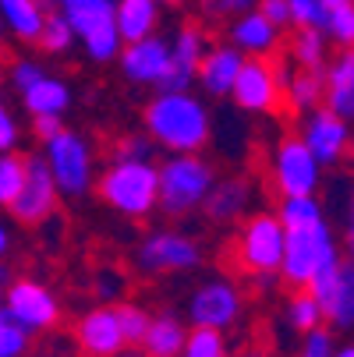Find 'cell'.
I'll return each mask as SVG.
<instances>
[{"label": "cell", "mask_w": 354, "mask_h": 357, "mask_svg": "<svg viewBox=\"0 0 354 357\" xmlns=\"http://www.w3.org/2000/svg\"><path fill=\"white\" fill-rule=\"evenodd\" d=\"M142 131L170 156L202 152L213 138V117L191 89H160L142 110Z\"/></svg>", "instance_id": "obj_1"}, {"label": "cell", "mask_w": 354, "mask_h": 357, "mask_svg": "<svg viewBox=\"0 0 354 357\" xmlns=\"http://www.w3.org/2000/svg\"><path fill=\"white\" fill-rule=\"evenodd\" d=\"M92 191L110 213L124 220H145L160 209V167L153 160L114 156L96 174Z\"/></svg>", "instance_id": "obj_2"}, {"label": "cell", "mask_w": 354, "mask_h": 357, "mask_svg": "<svg viewBox=\"0 0 354 357\" xmlns=\"http://www.w3.org/2000/svg\"><path fill=\"white\" fill-rule=\"evenodd\" d=\"M337 259H340V241L323 216L309 227H290L283 234V259H280L276 276L294 290H305Z\"/></svg>", "instance_id": "obj_3"}, {"label": "cell", "mask_w": 354, "mask_h": 357, "mask_svg": "<svg viewBox=\"0 0 354 357\" xmlns=\"http://www.w3.org/2000/svg\"><path fill=\"white\" fill-rule=\"evenodd\" d=\"M213 181L216 170L209 160H202L198 152H174L160 167V209L167 216H188L202 209Z\"/></svg>", "instance_id": "obj_4"}, {"label": "cell", "mask_w": 354, "mask_h": 357, "mask_svg": "<svg viewBox=\"0 0 354 357\" xmlns=\"http://www.w3.org/2000/svg\"><path fill=\"white\" fill-rule=\"evenodd\" d=\"M43 160L46 170L57 184V195L64 198H82L92 191L96 181V149L85 135L61 128L54 138L43 142Z\"/></svg>", "instance_id": "obj_5"}, {"label": "cell", "mask_w": 354, "mask_h": 357, "mask_svg": "<svg viewBox=\"0 0 354 357\" xmlns=\"http://www.w3.org/2000/svg\"><path fill=\"white\" fill-rule=\"evenodd\" d=\"M283 223L276 213H248L234 237V262L248 276L276 273L283 259Z\"/></svg>", "instance_id": "obj_6"}, {"label": "cell", "mask_w": 354, "mask_h": 357, "mask_svg": "<svg viewBox=\"0 0 354 357\" xmlns=\"http://www.w3.org/2000/svg\"><path fill=\"white\" fill-rule=\"evenodd\" d=\"M4 308L29 336H39V333H54L61 326V297L54 287H46L43 280H32V276H18V280H8L4 287Z\"/></svg>", "instance_id": "obj_7"}, {"label": "cell", "mask_w": 354, "mask_h": 357, "mask_svg": "<svg viewBox=\"0 0 354 357\" xmlns=\"http://www.w3.org/2000/svg\"><path fill=\"white\" fill-rule=\"evenodd\" d=\"M135 266L145 276H174L202 266V244L184 230H149L135 248Z\"/></svg>", "instance_id": "obj_8"}, {"label": "cell", "mask_w": 354, "mask_h": 357, "mask_svg": "<svg viewBox=\"0 0 354 357\" xmlns=\"http://www.w3.org/2000/svg\"><path fill=\"white\" fill-rule=\"evenodd\" d=\"M323 163L312 156V149L301 142V135H283L273 145L270 156V174L276 195H319L323 188Z\"/></svg>", "instance_id": "obj_9"}, {"label": "cell", "mask_w": 354, "mask_h": 357, "mask_svg": "<svg viewBox=\"0 0 354 357\" xmlns=\"http://www.w3.org/2000/svg\"><path fill=\"white\" fill-rule=\"evenodd\" d=\"M305 290H312V297L319 301L323 326H330L333 333H354V259L347 255L337 259Z\"/></svg>", "instance_id": "obj_10"}, {"label": "cell", "mask_w": 354, "mask_h": 357, "mask_svg": "<svg viewBox=\"0 0 354 357\" xmlns=\"http://www.w3.org/2000/svg\"><path fill=\"white\" fill-rule=\"evenodd\" d=\"M244 315V294L234 280H206L188 297V326L206 329H230Z\"/></svg>", "instance_id": "obj_11"}, {"label": "cell", "mask_w": 354, "mask_h": 357, "mask_svg": "<svg viewBox=\"0 0 354 357\" xmlns=\"http://www.w3.org/2000/svg\"><path fill=\"white\" fill-rule=\"evenodd\" d=\"M227 99H234V107L244 114H276L283 103L276 64L270 57H244Z\"/></svg>", "instance_id": "obj_12"}, {"label": "cell", "mask_w": 354, "mask_h": 357, "mask_svg": "<svg viewBox=\"0 0 354 357\" xmlns=\"http://www.w3.org/2000/svg\"><path fill=\"white\" fill-rule=\"evenodd\" d=\"M301 142L312 149V156L323 163V167H337L351 145H354V124H347L344 117H337L330 107H312L301 114Z\"/></svg>", "instance_id": "obj_13"}, {"label": "cell", "mask_w": 354, "mask_h": 357, "mask_svg": "<svg viewBox=\"0 0 354 357\" xmlns=\"http://www.w3.org/2000/svg\"><path fill=\"white\" fill-rule=\"evenodd\" d=\"M57 184H54V177H50V170H46V160L43 156H32L29 163H25V184H22V191H18V198L11 202V216L18 220V223H29V227H36V223H43V220H50L54 216V209H57Z\"/></svg>", "instance_id": "obj_14"}, {"label": "cell", "mask_w": 354, "mask_h": 357, "mask_svg": "<svg viewBox=\"0 0 354 357\" xmlns=\"http://www.w3.org/2000/svg\"><path fill=\"white\" fill-rule=\"evenodd\" d=\"M75 347L82 357H114L128 347L121 319H117V304H99V308L85 312L75 322Z\"/></svg>", "instance_id": "obj_15"}, {"label": "cell", "mask_w": 354, "mask_h": 357, "mask_svg": "<svg viewBox=\"0 0 354 357\" xmlns=\"http://www.w3.org/2000/svg\"><path fill=\"white\" fill-rule=\"evenodd\" d=\"M167 57H170V43L153 32L145 39L124 43L117 54V64L131 85H160V78L167 71Z\"/></svg>", "instance_id": "obj_16"}, {"label": "cell", "mask_w": 354, "mask_h": 357, "mask_svg": "<svg viewBox=\"0 0 354 357\" xmlns=\"http://www.w3.org/2000/svg\"><path fill=\"white\" fill-rule=\"evenodd\" d=\"M170 57H167V71L160 78L156 89H191L195 82V71H198V61L206 54V32L198 25H181L170 39Z\"/></svg>", "instance_id": "obj_17"}, {"label": "cell", "mask_w": 354, "mask_h": 357, "mask_svg": "<svg viewBox=\"0 0 354 357\" xmlns=\"http://www.w3.org/2000/svg\"><path fill=\"white\" fill-rule=\"evenodd\" d=\"M323 107L354 124V46H340V54L323 68Z\"/></svg>", "instance_id": "obj_18"}, {"label": "cell", "mask_w": 354, "mask_h": 357, "mask_svg": "<svg viewBox=\"0 0 354 357\" xmlns=\"http://www.w3.org/2000/svg\"><path fill=\"white\" fill-rule=\"evenodd\" d=\"M241 61H244V54L237 46H230V43L206 46V54H202V61H198V71H195L202 92L213 96V99H227L230 85H234V78L241 71Z\"/></svg>", "instance_id": "obj_19"}, {"label": "cell", "mask_w": 354, "mask_h": 357, "mask_svg": "<svg viewBox=\"0 0 354 357\" xmlns=\"http://www.w3.org/2000/svg\"><path fill=\"white\" fill-rule=\"evenodd\" d=\"M230 46H237L244 57H273L280 46V29L259 11L251 8L237 18H230V32H227Z\"/></svg>", "instance_id": "obj_20"}, {"label": "cell", "mask_w": 354, "mask_h": 357, "mask_svg": "<svg viewBox=\"0 0 354 357\" xmlns=\"http://www.w3.org/2000/svg\"><path fill=\"white\" fill-rule=\"evenodd\" d=\"M202 209L213 223H234V220H244L248 209H251V184L244 177H227V181H213Z\"/></svg>", "instance_id": "obj_21"}, {"label": "cell", "mask_w": 354, "mask_h": 357, "mask_svg": "<svg viewBox=\"0 0 354 357\" xmlns=\"http://www.w3.org/2000/svg\"><path fill=\"white\" fill-rule=\"evenodd\" d=\"M22 96V103H25V110L32 114V117H64L68 114V107H71V85L64 82V78H57V75H39L25 92H18Z\"/></svg>", "instance_id": "obj_22"}, {"label": "cell", "mask_w": 354, "mask_h": 357, "mask_svg": "<svg viewBox=\"0 0 354 357\" xmlns=\"http://www.w3.org/2000/svg\"><path fill=\"white\" fill-rule=\"evenodd\" d=\"M50 15V0H0V22L18 43H36Z\"/></svg>", "instance_id": "obj_23"}, {"label": "cell", "mask_w": 354, "mask_h": 357, "mask_svg": "<svg viewBox=\"0 0 354 357\" xmlns=\"http://www.w3.org/2000/svg\"><path fill=\"white\" fill-rule=\"evenodd\" d=\"M114 25L121 43L153 36L160 29V0H114Z\"/></svg>", "instance_id": "obj_24"}, {"label": "cell", "mask_w": 354, "mask_h": 357, "mask_svg": "<svg viewBox=\"0 0 354 357\" xmlns=\"http://www.w3.org/2000/svg\"><path fill=\"white\" fill-rule=\"evenodd\" d=\"M188 326L174 315V312H160V315H149V326L138 340L145 357H177L184 347Z\"/></svg>", "instance_id": "obj_25"}, {"label": "cell", "mask_w": 354, "mask_h": 357, "mask_svg": "<svg viewBox=\"0 0 354 357\" xmlns=\"http://www.w3.org/2000/svg\"><path fill=\"white\" fill-rule=\"evenodd\" d=\"M280 89H283V99L290 103V110L305 114V110L323 103V71L290 68V75L280 82Z\"/></svg>", "instance_id": "obj_26"}, {"label": "cell", "mask_w": 354, "mask_h": 357, "mask_svg": "<svg viewBox=\"0 0 354 357\" xmlns=\"http://www.w3.org/2000/svg\"><path fill=\"white\" fill-rule=\"evenodd\" d=\"M330 61V39L323 29H297L290 39V64L305 71H323Z\"/></svg>", "instance_id": "obj_27"}, {"label": "cell", "mask_w": 354, "mask_h": 357, "mask_svg": "<svg viewBox=\"0 0 354 357\" xmlns=\"http://www.w3.org/2000/svg\"><path fill=\"white\" fill-rule=\"evenodd\" d=\"M276 216H280L283 230L309 227V223H316V220L326 216V206L319 202V195H283L280 206H276Z\"/></svg>", "instance_id": "obj_28"}, {"label": "cell", "mask_w": 354, "mask_h": 357, "mask_svg": "<svg viewBox=\"0 0 354 357\" xmlns=\"http://www.w3.org/2000/svg\"><path fill=\"white\" fill-rule=\"evenodd\" d=\"M75 43H78V36H75V25L68 22V15H64L61 8H50L46 25H43V32H39L36 46L43 50V54L61 57V54H68V50H71Z\"/></svg>", "instance_id": "obj_29"}, {"label": "cell", "mask_w": 354, "mask_h": 357, "mask_svg": "<svg viewBox=\"0 0 354 357\" xmlns=\"http://www.w3.org/2000/svg\"><path fill=\"white\" fill-rule=\"evenodd\" d=\"M177 357H234V350H230V340H227L223 329L191 326Z\"/></svg>", "instance_id": "obj_30"}, {"label": "cell", "mask_w": 354, "mask_h": 357, "mask_svg": "<svg viewBox=\"0 0 354 357\" xmlns=\"http://www.w3.org/2000/svg\"><path fill=\"white\" fill-rule=\"evenodd\" d=\"M283 322L294 333H309L316 326H323V312H319V301L312 297V290H294L283 304Z\"/></svg>", "instance_id": "obj_31"}, {"label": "cell", "mask_w": 354, "mask_h": 357, "mask_svg": "<svg viewBox=\"0 0 354 357\" xmlns=\"http://www.w3.org/2000/svg\"><path fill=\"white\" fill-rule=\"evenodd\" d=\"M323 32H326V39H330V43L354 46V0H337V4H330V8H326Z\"/></svg>", "instance_id": "obj_32"}, {"label": "cell", "mask_w": 354, "mask_h": 357, "mask_svg": "<svg viewBox=\"0 0 354 357\" xmlns=\"http://www.w3.org/2000/svg\"><path fill=\"white\" fill-rule=\"evenodd\" d=\"M25 156L18 152H0V206H11L25 184Z\"/></svg>", "instance_id": "obj_33"}, {"label": "cell", "mask_w": 354, "mask_h": 357, "mask_svg": "<svg viewBox=\"0 0 354 357\" xmlns=\"http://www.w3.org/2000/svg\"><path fill=\"white\" fill-rule=\"evenodd\" d=\"M32 354V336L0 308V357H29Z\"/></svg>", "instance_id": "obj_34"}, {"label": "cell", "mask_w": 354, "mask_h": 357, "mask_svg": "<svg viewBox=\"0 0 354 357\" xmlns=\"http://www.w3.org/2000/svg\"><path fill=\"white\" fill-rule=\"evenodd\" d=\"M333 350H337L333 329L330 326H316L309 333H301V347H297L294 357H333Z\"/></svg>", "instance_id": "obj_35"}, {"label": "cell", "mask_w": 354, "mask_h": 357, "mask_svg": "<svg viewBox=\"0 0 354 357\" xmlns=\"http://www.w3.org/2000/svg\"><path fill=\"white\" fill-rule=\"evenodd\" d=\"M117 319H121V329H124L128 347H131V343L138 347V340H142V333H145V326H149V312L138 308V304H117Z\"/></svg>", "instance_id": "obj_36"}, {"label": "cell", "mask_w": 354, "mask_h": 357, "mask_svg": "<svg viewBox=\"0 0 354 357\" xmlns=\"http://www.w3.org/2000/svg\"><path fill=\"white\" fill-rule=\"evenodd\" d=\"M153 152H156V142L149 138L145 131L124 135L121 145H117V156H128V160H153Z\"/></svg>", "instance_id": "obj_37"}, {"label": "cell", "mask_w": 354, "mask_h": 357, "mask_svg": "<svg viewBox=\"0 0 354 357\" xmlns=\"http://www.w3.org/2000/svg\"><path fill=\"white\" fill-rule=\"evenodd\" d=\"M39 75H46V68H43L39 61H32V57H18V61L11 64V71H8V78H11L15 92H25Z\"/></svg>", "instance_id": "obj_38"}, {"label": "cell", "mask_w": 354, "mask_h": 357, "mask_svg": "<svg viewBox=\"0 0 354 357\" xmlns=\"http://www.w3.org/2000/svg\"><path fill=\"white\" fill-rule=\"evenodd\" d=\"M18 138H22V124L11 114V107L0 99V152H15L18 149Z\"/></svg>", "instance_id": "obj_39"}, {"label": "cell", "mask_w": 354, "mask_h": 357, "mask_svg": "<svg viewBox=\"0 0 354 357\" xmlns=\"http://www.w3.org/2000/svg\"><path fill=\"white\" fill-rule=\"evenodd\" d=\"M259 0H206V15L209 18H237L244 11H251Z\"/></svg>", "instance_id": "obj_40"}, {"label": "cell", "mask_w": 354, "mask_h": 357, "mask_svg": "<svg viewBox=\"0 0 354 357\" xmlns=\"http://www.w3.org/2000/svg\"><path fill=\"white\" fill-rule=\"evenodd\" d=\"M121 290H124V280H121V273H114V269L99 273V280H96V294H99V301H103V304L117 301V297H121Z\"/></svg>", "instance_id": "obj_41"}, {"label": "cell", "mask_w": 354, "mask_h": 357, "mask_svg": "<svg viewBox=\"0 0 354 357\" xmlns=\"http://www.w3.org/2000/svg\"><path fill=\"white\" fill-rule=\"evenodd\" d=\"M276 29H287L290 25V4H287V0H259V4H256Z\"/></svg>", "instance_id": "obj_42"}, {"label": "cell", "mask_w": 354, "mask_h": 357, "mask_svg": "<svg viewBox=\"0 0 354 357\" xmlns=\"http://www.w3.org/2000/svg\"><path fill=\"white\" fill-rule=\"evenodd\" d=\"M344 255L354 259V191L347 195V206H344Z\"/></svg>", "instance_id": "obj_43"}, {"label": "cell", "mask_w": 354, "mask_h": 357, "mask_svg": "<svg viewBox=\"0 0 354 357\" xmlns=\"http://www.w3.org/2000/svg\"><path fill=\"white\" fill-rule=\"evenodd\" d=\"M32 121H36L32 128H36V135H39L43 142H46V138H54V135L64 128V121H61V117H32Z\"/></svg>", "instance_id": "obj_44"}, {"label": "cell", "mask_w": 354, "mask_h": 357, "mask_svg": "<svg viewBox=\"0 0 354 357\" xmlns=\"http://www.w3.org/2000/svg\"><path fill=\"white\" fill-rule=\"evenodd\" d=\"M8 251H11V230H8V223H0V262L8 259Z\"/></svg>", "instance_id": "obj_45"}, {"label": "cell", "mask_w": 354, "mask_h": 357, "mask_svg": "<svg viewBox=\"0 0 354 357\" xmlns=\"http://www.w3.org/2000/svg\"><path fill=\"white\" fill-rule=\"evenodd\" d=\"M8 280H11V276H8L4 262H0V301H4V287H8Z\"/></svg>", "instance_id": "obj_46"}, {"label": "cell", "mask_w": 354, "mask_h": 357, "mask_svg": "<svg viewBox=\"0 0 354 357\" xmlns=\"http://www.w3.org/2000/svg\"><path fill=\"white\" fill-rule=\"evenodd\" d=\"M333 357H354V343H347V347H337V350H333Z\"/></svg>", "instance_id": "obj_47"}, {"label": "cell", "mask_w": 354, "mask_h": 357, "mask_svg": "<svg viewBox=\"0 0 354 357\" xmlns=\"http://www.w3.org/2000/svg\"><path fill=\"white\" fill-rule=\"evenodd\" d=\"M234 357H266V354L256 350V347H248V350H241V354H234Z\"/></svg>", "instance_id": "obj_48"}, {"label": "cell", "mask_w": 354, "mask_h": 357, "mask_svg": "<svg viewBox=\"0 0 354 357\" xmlns=\"http://www.w3.org/2000/svg\"><path fill=\"white\" fill-rule=\"evenodd\" d=\"M114 357H145V354H142V347H138V350H128V347H124V350L114 354Z\"/></svg>", "instance_id": "obj_49"}, {"label": "cell", "mask_w": 354, "mask_h": 357, "mask_svg": "<svg viewBox=\"0 0 354 357\" xmlns=\"http://www.w3.org/2000/svg\"><path fill=\"white\" fill-rule=\"evenodd\" d=\"M29 357H68V354H61V350H43V354H29Z\"/></svg>", "instance_id": "obj_50"}, {"label": "cell", "mask_w": 354, "mask_h": 357, "mask_svg": "<svg viewBox=\"0 0 354 357\" xmlns=\"http://www.w3.org/2000/svg\"><path fill=\"white\" fill-rule=\"evenodd\" d=\"M160 4H174V8H181V4H191V0H160Z\"/></svg>", "instance_id": "obj_51"}, {"label": "cell", "mask_w": 354, "mask_h": 357, "mask_svg": "<svg viewBox=\"0 0 354 357\" xmlns=\"http://www.w3.org/2000/svg\"><path fill=\"white\" fill-rule=\"evenodd\" d=\"M0 39H4V22H0Z\"/></svg>", "instance_id": "obj_52"}]
</instances>
